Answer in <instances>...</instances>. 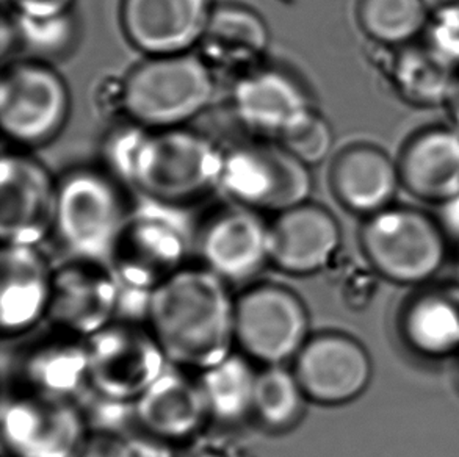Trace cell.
Here are the masks:
<instances>
[{
	"label": "cell",
	"instance_id": "obj_12",
	"mask_svg": "<svg viewBox=\"0 0 459 457\" xmlns=\"http://www.w3.org/2000/svg\"><path fill=\"white\" fill-rule=\"evenodd\" d=\"M341 246V228L323 207L299 204L281 211L268 228V257L290 274H310L328 265Z\"/></svg>",
	"mask_w": 459,
	"mask_h": 457
},
{
	"label": "cell",
	"instance_id": "obj_3",
	"mask_svg": "<svg viewBox=\"0 0 459 457\" xmlns=\"http://www.w3.org/2000/svg\"><path fill=\"white\" fill-rule=\"evenodd\" d=\"M215 83L203 60L186 54L151 56L126 79L123 104L146 129H178L212 102Z\"/></svg>",
	"mask_w": 459,
	"mask_h": 457
},
{
	"label": "cell",
	"instance_id": "obj_35",
	"mask_svg": "<svg viewBox=\"0 0 459 457\" xmlns=\"http://www.w3.org/2000/svg\"><path fill=\"white\" fill-rule=\"evenodd\" d=\"M448 104H450V112H452V116L455 117V123L458 124L459 127V75L456 83H455L452 96L448 99Z\"/></svg>",
	"mask_w": 459,
	"mask_h": 457
},
{
	"label": "cell",
	"instance_id": "obj_24",
	"mask_svg": "<svg viewBox=\"0 0 459 457\" xmlns=\"http://www.w3.org/2000/svg\"><path fill=\"white\" fill-rule=\"evenodd\" d=\"M398 90L417 106L448 102L458 75L441 58L425 47H406L395 66Z\"/></svg>",
	"mask_w": 459,
	"mask_h": 457
},
{
	"label": "cell",
	"instance_id": "obj_13",
	"mask_svg": "<svg viewBox=\"0 0 459 457\" xmlns=\"http://www.w3.org/2000/svg\"><path fill=\"white\" fill-rule=\"evenodd\" d=\"M232 100L240 123L278 140L316 112L299 82L276 69L243 77L236 85Z\"/></svg>",
	"mask_w": 459,
	"mask_h": 457
},
{
	"label": "cell",
	"instance_id": "obj_19",
	"mask_svg": "<svg viewBox=\"0 0 459 457\" xmlns=\"http://www.w3.org/2000/svg\"><path fill=\"white\" fill-rule=\"evenodd\" d=\"M406 345L423 358L459 352V291L429 290L411 299L400 320Z\"/></svg>",
	"mask_w": 459,
	"mask_h": 457
},
{
	"label": "cell",
	"instance_id": "obj_34",
	"mask_svg": "<svg viewBox=\"0 0 459 457\" xmlns=\"http://www.w3.org/2000/svg\"><path fill=\"white\" fill-rule=\"evenodd\" d=\"M431 13L441 10H459V0H425Z\"/></svg>",
	"mask_w": 459,
	"mask_h": 457
},
{
	"label": "cell",
	"instance_id": "obj_30",
	"mask_svg": "<svg viewBox=\"0 0 459 457\" xmlns=\"http://www.w3.org/2000/svg\"><path fill=\"white\" fill-rule=\"evenodd\" d=\"M427 35V47L447 66L459 69V10L431 13Z\"/></svg>",
	"mask_w": 459,
	"mask_h": 457
},
{
	"label": "cell",
	"instance_id": "obj_26",
	"mask_svg": "<svg viewBox=\"0 0 459 457\" xmlns=\"http://www.w3.org/2000/svg\"><path fill=\"white\" fill-rule=\"evenodd\" d=\"M201 393L207 410L223 418L236 420L253 410L255 376L242 358L228 356L221 362L207 368Z\"/></svg>",
	"mask_w": 459,
	"mask_h": 457
},
{
	"label": "cell",
	"instance_id": "obj_22",
	"mask_svg": "<svg viewBox=\"0 0 459 457\" xmlns=\"http://www.w3.org/2000/svg\"><path fill=\"white\" fill-rule=\"evenodd\" d=\"M268 38L261 16L245 6L224 5L213 8L201 44L212 60L237 65L262 56Z\"/></svg>",
	"mask_w": 459,
	"mask_h": 457
},
{
	"label": "cell",
	"instance_id": "obj_7",
	"mask_svg": "<svg viewBox=\"0 0 459 457\" xmlns=\"http://www.w3.org/2000/svg\"><path fill=\"white\" fill-rule=\"evenodd\" d=\"M234 339L249 358L281 365L307 341V314L292 291L264 285L234 304Z\"/></svg>",
	"mask_w": 459,
	"mask_h": 457
},
{
	"label": "cell",
	"instance_id": "obj_29",
	"mask_svg": "<svg viewBox=\"0 0 459 457\" xmlns=\"http://www.w3.org/2000/svg\"><path fill=\"white\" fill-rule=\"evenodd\" d=\"M281 146L305 165H316L328 157L333 149V130L316 112L293 127L280 140Z\"/></svg>",
	"mask_w": 459,
	"mask_h": 457
},
{
	"label": "cell",
	"instance_id": "obj_2",
	"mask_svg": "<svg viewBox=\"0 0 459 457\" xmlns=\"http://www.w3.org/2000/svg\"><path fill=\"white\" fill-rule=\"evenodd\" d=\"M127 127L107 142L113 173L163 203L180 201L218 185L223 155L204 136L179 129L146 132Z\"/></svg>",
	"mask_w": 459,
	"mask_h": 457
},
{
	"label": "cell",
	"instance_id": "obj_28",
	"mask_svg": "<svg viewBox=\"0 0 459 457\" xmlns=\"http://www.w3.org/2000/svg\"><path fill=\"white\" fill-rule=\"evenodd\" d=\"M13 25L18 43L35 56H58L74 39V22L69 13L56 16H27L16 13Z\"/></svg>",
	"mask_w": 459,
	"mask_h": 457
},
{
	"label": "cell",
	"instance_id": "obj_10",
	"mask_svg": "<svg viewBox=\"0 0 459 457\" xmlns=\"http://www.w3.org/2000/svg\"><path fill=\"white\" fill-rule=\"evenodd\" d=\"M212 12L211 0H125L123 25L144 54L176 56L201 43Z\"/></svg>",
	"mask_w": 459,
	"mask_h": 457
},
{
	"label": "cell",
	"instance_id": "obj_16",
	"mask_svg": "<svg viewBox=\"0 0 459 457\" xmlns=\"http://www.w3.org/2000/svg\"><path fill=\"white\" fill-rule=\"evenodd\" d=\"M402 185L425 203L441 205L459 194V130L435 127L417 134L398 165Z\"/></svg>",
	"mask_w": 459,
	"mask_h": 457
},
{
	"label": "cell",
	"instance_id": "obj_5",
	"mask_svg": "<svg viewBox=\"0 0 459 457\" xmlns=\"http://www.w3.org/2000/svg\"><path fill=\"white\" fill-rule=\"evenodd\" d=\"M125 203L112 182L94 171H75L56 186L54 228L65 247L83 260L113 257L126 232Z\"/></svg>",
	"mask_w": 459,
	"mask_h": 457
},
{
	"label": "cell",
	"instance_id": "obj_9",
	"mask_svg": "<svg viewBox=\"0 0 459 457\" xmlns=\"http://www.w3.org/2000/svg\"><path fill=\"white\" fill-rule=\"evenodd\" d=\"M293 375L306 398L337 406L366 392L372 381V358L359 341L326 332L307 339L295 358Z\"/></svg>",
	"mask_w": 459,
	"mask_h": 457
},
{
	"label": "cell",
	"instance_id": "obj_31",
	"mask_svg": "<svg viewBox=\"0 0 459 457\" xmlns=\"http://www.w3.org/2000/svg\"><path fill=\"white\" fill-rule=\"evenodd\" d=\"M10 2L16 13L27 16H56L69 13L74 0H5Z\"/></svg>",
	"mask_w": 459,
	"mask_h": 457
},
{
	"label": "cell",
	"instance_id": "obj_20",
	"mask_svg": "<svg viewBox=\"0 0 459 457\" xmlns=\"http://www.w3.org/2000/svg\"><path fill=\"white\" fill-rule=\"evenodd\" d=\"M2 265V323L4 328L18 331L50 303L49 274L31 245L8 243Z\"/></svg>",
	"mask_w": 459,
	"mask_h": 457
},
{
	"label": "cell",
	"instance_id": "obj_25",
	"mask_svg": "<svg viewBox=\"0 0 459 457\" xmlns=\"http://www.w3.org/2000/svg\"><path fill=\"white\" fill-rule=\"evenodd\" d=\"M50 301L63 322L83 331H93L110 312L113 290L102 279L73 272L58 279L56 293H50Z\"/></svg>",
	"mask_w": 459,
	"mask_h": 457
},
{
	"label": "cell",
	"instance_id": "obj_17",
	"mask_svg": "<svg viewBox=\"0 0 459 457\" xmlns=\"http://www.w3.org/2000/svg\"><path fill=\"white\" fill-rule=\"evenodd\" d=\"M331 182L348 211L372 217L391 207L402 179L398 165L381 149L353 146L335 160Z\"/></svg>",
	"mask_w": 459,
	"mask_h": 457
},
{
	"label": "cell",
	"instance_id": "obj_4",
	"mask_svg": "<svg viewBox=\"0 0 459 457\" xmlns=\"http://www.w3.org/2000/svg\"><path fill=\"white\" fill-rule=\"evenodd\" d=\"M447 237L437 220L410 207H387L368 217L360 243L373 270L398 285H423L447 257Z\"/></svg>",
	"mask_w": 459,
	"mask_h": 457
},
{
	"label": "cell",
	"instance_id": "obj_11",
	"mask_svg": "<svg viewBox=\"0 0 459 457\" xmlns=\"http://www.w3.org/2000/svg\"><path fill=\"white\" fill-rule=\"evenodd\" d=\"M56 186L49 173L31 159L2 157L0 232L8 243L31 245L54 226Z\"/></svg>",
	"mask_w": 459,
	"mask_h": 457
},
{
	"label": "cell",
	"instance_id": "obj_8",
	"mask_svg": "<svg viewBox=\"0 0 459 457\" xmlns=\"http://www.w3.org/2000/svg\"><path fill=\"white\" fill-rule=\"evenodd\" d=\"M69 112L68 88L52 69L16 65L0 85V123L13 142L38 144L62 129Z\"/></svg>",
	"mask_w": 459,
	"mask_h": 457
},
{
	"label": "cell",
	"instance_id": "obj_23",
	"mask_svg": "<svg viewBox=\"0 0 459 457\" xmlns=\"http://www.w3.org/2000/svg\"><path fill=\"white\" fill-rule=\"evenodd\" d=\"M425 0H360L359 21L368 37L385 46H410L429 27Z\"/></svg>",
	"mask_w": 459,
	"mask_h": 457
},
{
	"label": "cell",
	"instance_id": "obj_33",
	"mask_svg": "<svg viewBox=\"0 0 459 457\" xmlns=\"http://www.w3.org/2000/svg\"><path fill=\"white\" fill-rule=\"evenodd\" d=\"M81 457H131L126 446L119 445L117 442L110 440H102L96 442L85 452H82Z\"/></svg>",
	"mask_w": 459,
	"mask_h": 457
},
{
	"label": "cell",
	"instance_id": "obj_14",
	"mask_svg": "<svg viewBox=\"0 0 459 457\" xmlns=\"http://www.w3.org/2000/svg\"><path fill=\"white\" fill-rule=\"evenodd\" d=\"M5 439L19 457H81L83 427L62 402H16L6 410Z\"/></svg>",
	"mask_w": 459,
	"mask_h": 457
},
{
	"label": "cell",
	"instance_id": "obj_21",
	"mask_svg": "<svg viewBox=\"0 0 459 457\" xmlns=\"http://www.w3.org/2000/svg\"><path fill=\"white\" fill-rule=\"evenodd\" d=\"M205 410L201 389L169 373L160 375L138 396V420L150 433L168 439L192 434Z\"/></svg>",
	"mask_w": 459,
	"mask_h": 457
},
{
	"label": "cell",
	"instance_id": "obj_18",
	"mask_svg": "<svg viewBox=\"0 0 459 457\" xmlns=\"http://www.w3.org/2000/svg\"><path fill=\"white\" fill-rule=\"evenodd\" d=\"M160 348L131 332H108L96 341L90 354V373L94 383L113 396L143 393L160 370Z\"/></svg>",
	"mask_w": 459,
	"mask_h": 457
},
{
	"label": "cell",
	"instance_id": "obj_6",
	"mask_svg": "<svg viewBox=\"0 0 459 457\" xmlns=\"http://www.w3.org/2000/svg\"><path fill=\"white\" fill-rule=\"evenodd\" d=\"M218 185L247 209L284 211L305 204L312 179L282 146L249 144L223 155Z\"/></svg>",
	"mask_w": 459,
	"mask_h": 457
},
{
	"label": "cell",
	"instance_id": "obj_32",
	"mask_svg": "<svg viewBox=\"0 0 459 457\" xmlns=\"http://www.w3.org/2000/svg\"><path fill=\"white\" fill-rule=\"evenodd\" d=\"M439 207L441 211H439L437 223L441 224L442 230L447 238L459 243V194Z\"/></svg>",
	"mask_w": 459,
	"mask_h": 457
},
{
	"label": "cell",
	"instance_id": "obj_1",
	"mask_svg": "<svg viewBox=\"0 0 459 457\" xmlns=\"http://www.w3.org/2000/svg\"><path fill=\"white\" fill-rule=\"evenodd\" d=\"M150 320L155 343L176 364L207 370L230 356L236 341L234 303L212 272L168 276L151 295Z\"/></svg>",
	"mask_w": 459,
	"mask_h": 457
},
{
	"label": "cell",
	"instance_id": "obj_15",
	"mask_svg": "<svg viewBox=\"0 0 459 457\" xmlns=\"http://www.w3.org/2000/svg\"><path fill=\"white\" fill-rule=\"evenodd\" d=\"M201 254L218 278L245 280L270 259L268 228L251 209L224 211L205 228Z\"/></svg>",
	"mask_w": 459,
	"mask_h": 457
},
{
	"label": "cell",
	"instance_id": "obj_27",
	"mask_svg": "<svg viewBox=\"0 0 459 457\" xmlns=\"http://www.w3.org/2000/svg\"><path fill=\"white\" fill-rule=\"evenodd\" d=\"M305 398L295 375L281 365H268L255 376L253 410L267 427H292L303 412Z\"/></svg>",
	"mask_w": 459,
	"mask_h": 457
}]
</instances>
